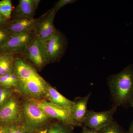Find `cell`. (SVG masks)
I'll return each mask as SVG.
<instances>
[{"mask_svg": "<svg viewBox=\"0 0 133 133\" xmlns=\"http://www.w3.org/2000/svg\"><path fill=\"white\" fill-rule=\"evenodd\" d=\"M76 1L75 0H59L56 3L52 9L56 14L57 12L60 9L63 7L65 5L68 4H72Z\"/></svg>", "mask_w": 133, "mask_h": 133, "instance_id": "21", "label": "cell"}, {"mask_svg": "<svg viewBox=\"0 0 133 133\" xmlns=\"http://www.w3.org/2000/svg\"><path fill=\"white\" fill-rule=\"evenodd\" d=\"M8 20L0 15V26H3L8 24Z\"/></svg>", "mask_w": 133, "mask_h": 133, "instance_id": "25", "label": "cell"}, {"mask_svg": "<svg viewBox=\"0 0 133 133\" xmlns=\"http://www.w3.org/2000/svg\"><path fill=\"white\" fill-rule=\"evenodd\" d=\"M14 55L9 53H0V76L14 71L15 59Z\"/></svg>", "mask_w": 133, "mask_h": 133, "instance_id": "15", "label": "cell"}, {"mask_svg": "<svg viewBox=\"0 0 133 133\" xmlns=\"http://www.w3.org/2000/svg\"><path fill=\"white\" fill-rule=\"evenodd\" d=\"M108 84L113 106L131 107L133 103V66L130 65L118 73L109 76Z\"/></svg>", "mask_w": 133, "mask_h": 133, "instance_id": "1", "label": "cell"}, {"mask_svg": "<svg viewBox=\"0 0 133 133\" xmlns=\"http://www.w3.org/2000/svg\"><path fill=\"white\" fill-rule=\"evenodd\" d=\"M5 129V133H29L23 128L14 125H10Z\"/></svg>", "mask_w": 133, "mask_h": 133, "instance_id": "20", "label": "cell"}, {"mask_svg": "<svg viewBox=\"0 0 133 133\" xmlns=\"http://www.w3.org/2000/svg\"><path fill=\"white\" fill-rule=\"evenodd\" d=\"M40 0H20L14 10L15 18L33 19Z\"/></svg>", "mask_w": 133, "mask_h": 133, "instance_id": "13", "label": "cell"}, {"mask_svg": "<svg viewBox=\"0 0 133 133\" xmlns=\"http://www.w3.org/2000/svg\"><path fill=\"white\" fill-rule=\"evenodd\" d=\"M31 101L39 107L49 117L69 125H77L72 116L71 108L62 107L44 100L32 99Z\"/></svg>", "mask_w": 133, "mask_h": 133, "instance_id": "3", "label": "cell"}, {"mask_svg": "<svg viewBox=\"0 0 133 133\" xmlns=\"http://www.w3.org/2000/svg\"><path fill=\"white\" fill-rule=\"evenodd\" d=\"M128 132V133H133V121L130 125L129 131Z\"/></svg>", "mask_w": 133, "mask_h": 133, "instance_id": "26", "label": "cell"}, {"mask_svg": "<svg viewBox=\"0 0 133 133\" xmlns=\"http://www.w3.org/2000/svg\"><path fill=\"white\" fill-rule=\"evenodd\" d=\"M18 78L15 71L0 76V86L8 88L17 86Z\"/></svg>", "mask_w": 133, "mask_h": 133, "instance_id": "16", "label": "cell"}, {"mask_svg": "<svg viewBox=\"0 0 133 133\" xmlns=\"http://www.w3.org/2000/svg\"><path fill=\"white\" fill-rule=\"evenodd\" d=\"M33 35V33L11 34L0 48V51L13 55L25 53Z\"/></svg>", "mask_w": 133, "mask_h": 133, "instance_id": "5", "label": "cell"}, {"mask_svg": "<svg viewBox=\"0 0 133 133\" xmlns=\"http://www.w3.org/2000/svg\"><path fill=\"white\" fill-rule=\"evenodd\" d=\"M13 6L10 0L0 1V15L4 18L9 20L11 18Z\"/></svg>", "mask_w": 133, "mask_h": 133, "instance_id": "17", "label": "cell"}, {"mask_svg": "<svg viewBox=\"0 0 133 133\" xmlns=\"http://www.w3.org/2000/svg\"><path fill=\"white\" fill-rule=\"evenodd\" d=\"M0 133H5V128L0 126Z\"/></svg>", "mask_w": 133, "mask_h": 133, "instance_id": "27", "label": "cell"}, {"mask_svg": "<svg viewBox=\"0 0 133 133\" xmlns=\"http://www.w3.org/2000/svg\"><path fill=\"white\" fill-rule=\"evenodd\" d=\"M15 70L18 78L17 86L22 92L35 97L45 94L47 83L31 65L20 60L16 63Z\"/></svg>", "mask_w": 133, "mask_h": 133, "instance_id": "2", "label": "cell"}, {"mask_svg": "<svg viewBox=\"0 0 133 133\" xmlns=\"http://www.w3.org/2000/svg\"><path fill=\"white\" fill-rule=\"evenodd\" d=\"M37 19L22 17L15 18L6 24V28L11 34L33 33Z\"/></svg>", "mask_w": 133, "mask_h": 133, "instance_id": "11", "label": "cell"}, {"mask_svg": "<svg viewBox=\"0 0 133 133\" xmlns=\"http://www.w3.org/2000/svg\"><path fill=\"white\" fill-rule=\"evenodd\" d=\"M91 95V94L90 93L74 102L71 109V115L77 125H81L85 120L88 111L87 105Z\"/></svg>", "mask_w": 133, "mask_h": 133, "instance_id": "12", "label": "cell"}, {"mask_svg": "<svg viewBox=\"0 0 133 133\" xmlns=\"http://www.w3.org/2000/svg\"><path fill=\"white\" fill-rule=\"evenodd\" d=\"M98 132V133H128L126 132L114 120Z\"/></svg>", "mask_w": 133, "mask_h": 133, "instance_id": "18", "label": "cell"}, {"mask_svg": "<svg viewBox=\"0 0 133 133\" xmlns=\"http://www.w3.org/2000/svg\"><path fill=\"white\" fill-rule=\"evenodd\" d=\"M48 133H70L66 128L62 125H57L53 126Z\"/></svg>", "mask_w": 133, "mask_h": 133, "instance_id": "23", "label": "cell"}, {"mask_svg": "<svg viewBox=\"0 0 133 133\" xmlns=\"http://www.w3.org/2000/svg\"><path fill=\"white\" fill-rule=\"evenodd\" d=\"M23 112L26 128L29 129L37 128L45 123L49 117L39 107L31 101L24 104Z\"/></svg>", "mask_w": 133, "mask_h": 133, "instance_id": "8", "label": "cell"}, {"mask_svg": "<svg viewBox=\"0 0 133 133\" xmlns=\"http://www.w3.org/2000/svg\"><path fill=\"white\" fill-rule=\"evenodd\" d=\"M82 133H98V132L96 130L85 127L84 129V130Z\"/></svg>", "mask_w": 133, "mask_h": 133, "instance_id": "24", "label": "cell"}, {"mask_svg": "<svg viewBox=\"0 0 133 133\" xmlns=\"http://www.w3.org/2000/svg\"><path fill=\"white\" fill-rule=\"evenodd\" d=\"M131 107H132V108L133 109V103H132V105H131Z\"/></svg>", "mask_w": 133, "mask_h": 133, "instance_id": "28", "label": "cell"}, {"mask_svg": "<svg viewBox=\"0 0 133 133\" xmlns=\"http://www.w3.org/2000/svg\"><path fill=\"white\" fill-rule=\"evenodd\" d=\"M25 53L28 59L38 69L50 63L45 42L34 35L26 49Z\"/></svg>", "mask_w": 133, "mask_h": 133, "instance_id": "4", "label": "cell"}, {"mask_svg": "<svg viewBox=\"0 0 133 133\" xmlns=\"http://www.w3.org/2000/svg\"><path fill=\"white\" fill-rule=\"evenodd\" d=\"M11 35L5 27L0 26V48Z\"/></svg>", "mask_w": 133, "mask_h": 133, "instance_id": "22", "label": "cell"}, {"mask_svg": "<svg viewBox=\"0 0 133 133\" xmlns=\"http://www.w3.org/2000/svg\"><path fill=\"white\" fill-rule=\"evenodd\" d=\"M56 15V13L51 9L37 19L33 31L35 37L45 42L54 35L57 30L54 24Z\"/></svg>", "mask_w": 133, "mask_h": 133, "instance_id": "7", "label": "cell"}, {"mask_svg": "<svg viewBox=\"0 0 133 133\" xmlns=\"http://www.w3.org/2000/svg\"><path fill=\"white\" fill-rule=\"evenodd\" d=\"M11 94V91L8 88H0V108L10 98Z\"/></svg>", "mask_w": 133, "mask_h": 133, "instance_id": "19", "label": "cell"}, {"mask_svg": "<svg viewBox=\"0 0 133 133\" xmlns=\"http://www.w3.org/2000/svg\"><path fill=\"white\" fill-rule=\"evenodd\" d=\"M22 113L19 103L10 98L0 108V122L13 125L21 120Z\"/></svg>", "mask_w": 133, "mask_h": 133, "instance_id": "10", "label": "cell"}, {"mask_svg": "<svg viewBox=\"0 0 133 133\" xmlns=\"http://www.w3.org/2000/svg\"><path fill=\"white\" fill-rule=\"evenodd\" d=\"M118 107L113 106L111 109L102 112L88 111L84 121L85 127L99 131L114 120L113 116Z\"/></svg>", "mask_w": 133, "mask_h": 133, "instance_id": "6", "label": "cell"}, {"mask_svg": "<svg viewBox=\"0 0 133 133\" xmlns=\"http://www.w3.org/2000/svg\"><path fill=\"white\" fill-rule=\"evenodd\" d=\"M50 62H56L62 58L65 52L66 41L60 31H57L45 41Z\"/></svg>", "mask_w": 133, "mask_h": 133, "instance_id": "9", "label": "cell"}, {"mask_svg": "<svg viewBox=\"0 0 133 133\" xmlns=\"http://www.w3.org/2000/svg\"><path fill=\"white\" fill-rule=\"evenodd\" d=\"M45 94L51 103L62 107L71 108L74 102L65 98L56 90L47 84Z\"/></svg>", "mask_w": 133, "mask_h": 133, "instance_id": "14", "label": "cell"}]
</instances>
